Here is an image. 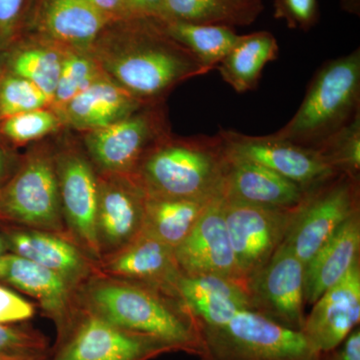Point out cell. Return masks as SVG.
I'll use <instances>...</instances> for the list:
<instances>
[{"mask_svg":"<svg viewBox=\"0 0 360 360\" xmlns=\"http://www.w3.org/2000/svg\"><path fill=\"white\" fill-rule=\"evenodd\" d=\"M165 135L160 116L141 108L125 120L89 131L84 141L104 174L132 177L146 153Z\"/></svg>","mask_w":360,"mask_h":360,"instance_id":"12","label":"cell"},{"mask_svg":"<svg viewBox=\"0 0 360 360\" xmlns=\"http://www.w3.org/2000/svg\"><path fill=\"white\" fill-rule=\"evenodd\" d=\"M360 321V258L328 288L305 316L302 333L319 352L340 345Z\"/></svg>","mask_w":360,"mask_h":360,"instance_id":"17","label":"cell"},{"mask_svg":"<svg viewBox=\"0 0 360 360\" xmlns=\"http://www.w3.org/2000/svg\"><path fill=\"white\" fill-rule=\"evenodd\" d=\"M65 53L51 103L56 111L103 77L98 65L89 56L82 54L84 52L68 49Z\"/></svg>","mask_w":360,"mask_h":360,"instance_id":"30","label":"cell"},{"mask_svg":"<svg viewBox=\"0 0 360 360\" xmlns=\"http://www.w3.org/2000/svg\"><path fill=\"white\" fill-rule=\"evenodd\" d=\"M54 350L49 360H151L175 352L160 340L123 330L82 309Z\"/></svg>","mask_w":360,"mask_h":360,"instance_id":"10","label":"cell"},{"mask_svg":"<svg viewBox=\"0 0 360 360\" xmlns=\"http://www.w3.org/2000/svg\"><path fill=\"white\" fill-rule=\"evenodd\" d=\"M51 104V98L30 80L11 75L0 84V117L44 108Z\"/></svg>","mask_w":360,"mask_h":360,"instance_id":"32","label":"cell"},{"mask_svg":"<svg viewBox=\"0 0 360 360\" xmlns=\"http://www.w3.org/2000/svg\"><path fill=\"white\" fill-rule=\"evenodd\" d=\"M0 219L70 238L61 210L56 161L46 155L27 160L0 191Z\"/></svg>","mask_w":360,"mask_h":360,"instance_id":"7","label":"cell"},{"mask_svg":"<svg viewBox=\"0 0 360 360\" xmlns=\"http://www.w3.org/2000/svg\"><path fill=\"white\" fill-rule=\"evenodd\" d=\"M319 360H360V328L356 326L340 345L321 352Z\"/></svg>","mask_w":360,"mask_h":360,"instance_id":"39","label":"cell"},{"mask_svg":"<svg viewBox=\"0 0 360 360\" xmlns=\"http://www.w3.org/2000/svg\"><path fill=\"white\" fill-rule=\"evenodd\" d=\"M110 25L135 20L129 0H87Z\"/></svg>","mask_w":360,"mask_h":360,"instance_id":"38","label":"cell"},{"mask_svg":"<svg viewBox=\"0 0 360 360\" xmlns=\"http://www.w3.org/2000/svg\"><path fill=\"white\" fill-rule=\"evenodd\" d=\"M224 200V219L239 272L245 283L281 245L295 208L269 207Z\"/></svg>","mask_w":360,"mask_h":360,"instance_id":"8","label":"cell"},{"mask_svg":"<svg viewBox=\"0 0 360 360\" xmlns=\"http://www.w3.org/2000/svg\"><path fill=\"white\" fill-rule=\"evenodd\" d=\"M200 360H319L302 331L241 310L225 323L200 326Z\"/></svg>","mask_w":360,"mask_h":360,"instance_id":"5","label":"cell"},{"mask_svg":"<svg viewBox=\"0 0 360 360\" xmlns=\"http://www.w3.org/2000/svg\"><path fill=\"white\" fill-rule=\"evenodd\" d=\"M146 193L131 176L98 177L96 234L101 260L142 232Z\"/></svg>","mask_w":360,"mask_h":360,"instance_id":"16","label":"cell"},{"mask_svg":"<svg viewBox=\"0 0 360 360\" xmlns=\"http://www.w3.org/2000/svg\"><path fill=\"white\" fill-rule=\"evenodd\" d=\"M56 167L68 236L98 264L101 262L96 234L98 176L89 161L75 153L58 156Z\"/></svg>","mask_w":360,"mask_h":360,"instance_id":"13","label":"cell"},{"mask_svg":"<svg viewBox=\"0 0 360 360\" xmlns=\"http://www.w3.org/2000/svg\"><path fill=\"white\" fill-rule=\"evenodd\" d=\"M97 269L99 274L143 284L174 297H176L177 281L182 276L174 248L143 233L104 257Z\"/></svg>","mask_w":360,"mask_h":360,"instance_id":"18","label":"cell"},{"mask_svg":"<svg viewBox=\"0 0 360 360\" xmlns=\"http://www.w3.org/2000/svg\"><path fill=\"white\" fill-rule=\"evenodd\" d=\"M80 309L116 328L155 338L198 356L200 333L195 319L174 296L97 272L77 290Z\"/></svg>","mask_w":360,"mask_h":360,"instance_id":"1","label":"cell"},{"mask_svg":"<svg viewBox=\"0 0 360 360\" xmlns=\"http://www.w3.org/2000/svg\"><path fill=\"white\" fill-rule=\"evenodd\" d=\"M22 47L11 61L13 75L25 78L53 99L65 54L60 45L44 39Z\"/></svg>","mask_w":360,"mask_h":360,"instance_id":"28","label":"cell"},{"mask_svg":"<svg viewBox=\"0 0 360 360\" xmlns=\"http://www.w3.org/2000/svg\"><path fill=\"white\" fill-rule=\"evenodd\" d=\"M250 310L302 331L304 326V264L279 246L267 264L246 281Z\"/></svg>","mask_w":360,"mask_h":360,"instance_id":"9","label":"cell"},{"mask_svg":"<svg viewBox=\"0 0 360 360\" xmlns=\"http://www.w3.org/2000/svg\"><path fill=\"white\" fill-rule=\"evenodd\" d=\"M0 355L40 359L51 357V352L46 338L39 331L0 323Z\"/></svg>","mask_w":360,"mask_h":360,"instance_id":"34","label":"cell"},{"mask_svg":"<svg viewBox=\"0 0 360 360\" xmlns=\"http://www.w3.org/2000/svg\"><path fill=\"white\" fill-rule=\"evenodd\" d=\"M224 191L225 200L291 210L309 191L274 170L227 153Z\"/></svg>","mask_w":360,"mask_h":360,"instance_id":"21","label":"cell"},{"mask_svg":"<svg viewBox=\"0 0 360 360\" xmlns=\"http://www.w3.org/2000/svg\"><path fill=\"white\" fill-rule=\"evenodd\" d=\"M226 1L243 14L250 23L255 20L262 9L260 0H226Z\"/></svg>","mask_w":360,"mask_h":360,"instance_id":"41","label":"cell"},{"mask_svg":"<svg viewBox=\"0 0 360 360\" xmlns=\"http://www.w3.org/2000/svg\"><path fill=\"white\" fill-rule=\"evenodd\" d=\"M115 25L116 56L104 61V68L142 103L165 96L184 80L210 72L165 32L161 21L135 18Z\"/></svg>","mask_w":360,"mask_h":360,"instance_id":"2","label":"cell"},{"mask_svg":"<svg viewBox=\"0 0 360 360\" xmlns=\"http://www.w3.org/2000/svg\"><path fill=\"white\" fill-rule=\"evenodd\" d=\"M0 281L39 302L56 324V347L70 335L82 309L78 304L77 288L63 276L14 253H6L0 257Z\"/></svg>","mask_w":360,"mask_h":360,"instance_id":"14","label":"cell"},{"mask_svg":"<svg viewBox=\"0 0 360 360\" xmlns=\"http://www.w3.org/2000/svg\"><path fill=\"white\" fill-rule=\"evenodd\" d=\"M28 0H0V44H7L18 32Z\"/></svg>","mask_w":360,"mask_h":360,"instance_id":"37","label":"cell"},{"mask_svg":"<svg viewBox=\"0 0 360 360\" xmlns=\"http://www.w3.org/2000/svg\"><path fill=\"white\" fill-rule=\"evenodd\" d=\"M32 23L42 39L82 52L110 25L87 0H39Z\"/></svg>","mask_w":360,"mask_h":360,"instance_id":"20","label":"cell"},{"mask_svg":"<svg viewBox=\"0 0 360 360\" xmlns=\"http://www.w3.org/2000/svg\"><path fill=\"white\" fill-rule=\"evenodd\" d=\"M274 18L293 30H309L319 20L317 0H274Z\"/></svg>","mask_w":360,"mask_h":360,"instance_id":"35","label":"cell"},{"mask_svg":"<svg viewBox=\"0 0 360 360\" xmlns=\"http://www.w3.org/2000/svg\"><path fill=\"white\" fill-rule=\"evenodd\" d=\"M162 26L172 39L188 49L210 71L219 66L240 37L229 25L169 20L162 22Z\"/></svg>","mask_w":360,"mask_h":360,"instance_id":"27","label":"cell"},{"mask_svg":"<svg viewBox=\"0 0 360 360\" xmlns=\"http://www.w3.org/2000/svg\"><path fill=\"white\" fill-rule=\"evenodd\" d=\"M4 239L11 253L56 272L77 290L98 272L96 262L60 234L20 226Z\"/></svg>","mask_w":360,"mask_h":360,"instance_id":"19","label":"cell"},{"mask_svg":"<svg viewBox=\"0 0 360 360\" xmlns=\"http://www.w3.org/2000/svg\"><path fill=\"white\" fill-rule=\"evenodd\" d=\"M7 168H8V162H7L6 156L0 150V181L6 177Z\"/></svg>","mask_w":360,"mask_h":360,"instance_id":"43","label":"cell"},{"mask_svg":"<svg viewBox=\"0 0 360 360\" xmlns=\"http://www.w3.org/2000/svg\"><path fill=\"white\" fill-rule=\"evenodd\" d=\"M227 153L255 161L291 180L307 191L340 174L319 150L270 135L252 136L220 129Z\"/></svg>","mask_w":360,"mask_h":360,"instance_id":"11","label":"cell"},{"mask_svg":"<svg viewBox=\"0 0 360 360\" xmlns=\"http://www.w3.org/2000/svg\"><path fill=\"white\" fill-rule=\"evenodd\" d=\"M51 357H40V359H25V357L6 356V355H0V360H49Z\"/></svg>","mask_w":360,"mask_h":360,"instance_id":"44","label":"cell"},{"mask_svg":"<svg viewBox=\"0 0 360 360\" xmlns=\"http://www.w3.org/2000/svg\"><path fill=\"white\" fill-rule=\"evenodd\" d=\"M60 120L56 113L40 108L7 117L2 131L15 142L37 141L58 129Z\"/></svg>","mask_w":360,"mask_h":360,"instance_id":"33","label":"cell"},{"mask_svg":"<svg viewBox=\"0 0 360 360\" xmlns=\"http://www.w3.org/2000/svg\"><path fill=\"white\" fill-rule=\"evenodd\" d=\"M174 255L186 276H217L245 283L229 240L224 196L210 201L188 236L174 248Z\"/></svg>","mask_w":360,"mask_h":360,"instance_id":"15","label":"cell"},{"mask_svg":"<svg viewBox=\"0 0 360 360\" xmlns=\"http://www.w3.org/2000/svg\"><path fill=\"white\" fill-rule=\"evenodd\" d=\"M359 212V177L336 175L309 191L296 206L281 246L305 264L341 225Z\"/></svg>","mask_w":360,"mask_h":360,"instance_id":"6","label":"cell"},{"mask_svg":"<svg viewBox=\"0 0 360 360\" xmlns=\"http://www.w3.org/2000/svg\"><path fill=\"white\" fill-rule=\"evenodd\" d=\"M142 104L120 85L103 77L73 97L56 115L73 129L91 131L129 117Z\"/></svg>","mask_w":360,"mask_h":360,"instance_id":"23","label":"cell"},{"mask_svg":"<svg viewBox=\"0 0 360 360\" xmlns=\"http://www.w3.org/2000/svg\"><path fill=\"white\" fill-rule=\"evenodd\" d=\"M176 297L200 326H219L241 310H250L245 281L217 276H186L176 284Z\"/></svg>","mask_w":360,"mask_h":360,"instance_id":"22","label":"cell"},{"mask_svg":"<svg viewBox=\"0 0 360 360\" xmlns=\"http://www.w3.org/2000/svg\"><path fill=\"white\" fill-rule=\"evenodd\" d=\"M6 250L7 245L6 243V239H4V238H2V236H0V257H1L2 255H6Z\"/></svg>","mask_w":360,"mask_h":360,"instance_id":"45","label":"cell"},{"mask_svg":"<svg viewBox=\"0 0 360 360\" xmlns=\"http://www.w3.org/2000/svg\"><path fill=\"white\" fill-rule=\"evenodd\" d=\"M278 56L277 40L269 32L240 35L217 70L222 79L238 92L257 89L264 66Z\"/></svg>","mask_w":360,"mask_h":360,"instance_id":"26","label":"cell"},{"mask_svg":"<svg viewBox=\"0 0 360 360\" xmlns=\"http://www.w3.org/2000/svg\"><path fill=\"white\" fill-rule=\"evenodd\" d=\"M135 18H148L165 22L169 21L165 0H129Z\"/></svg>","mask_w":360,"mask_h":360,"instance_id":"40","label":"cell"},{"mask_svg":"<svg viewBox=\"0 0 360 360\" xmlns=\"http://www.w3.org/2000/svg\"><path fill=\"white\" fill-rule=\"evenodd\" d=\"M170 20L195 25H250L226 0H165Z\"/></svg>","mask_w":360,"mask_h":360,"instance_id":"29","label":"cell"},{"mask_svg":"<svg viewBox=\"0 0 360 360\" xmlns=\"http://www.w3.org/2000/svg\"><path fill=\"white\" fill-rule=\"evenodd\" d=\"M35 314L32 303L9 288L0 285V323L28 321Z\"/></svg>","mask_w":360,"mask_h":360,"instance_id":"36","label":"cell"},{"mask_svg":"<svg viewBox=\"0 0 360 360\" xmlns=\"http://www.w3.org/2000/svg\"><path fill=\"white\" fill-rule=\"evenodd\" d=\"M341 8L348 13L359 15L360 0H340Z\"/></svg>","mask_w":360,"mask_h":360,"instance_id":"42","label":"cell"},{"mask_svg":"<svg viewBox=\"0 0 360 360\" xmlns=\"http://www.w3.org/2000/svg\"><path fill=\"white\" fill-rule=\"evenodd\" d=\"M227 150L219 134L156 142L132 179L146 194L212 200L224 191Z\"/></svg>","mask_w":360,"mask_h":360,"instance_id":"3","label":"cell"},{"mask_svg":"<svg viewBox=\"0 0 360 360\" xmlns=\"http://www.w3.org/2000/svg\"><path fill=\"white\" fill-rule=\"evenodd\" d=\"M210 201L146 194L141 233L175 248L188 236Z\"/></svg>","mask_w":360,"mask_h":360,"instance_id":"25","label":"cell"},{"mask_svg":"<svg viewBox=\"0 0 360 360\" xmlns=\"http://www.w3.org/2000/svg\"><path fill=\"white\" fill-rule=\"evenodd\" d=\"M360 258V212L345 222L304 264V303L312 305Z\"/></svg>","mask_w":360,"mask_h":360,"instance_id":"24","label":"cell"},{"mask_svg":"<svg viewBox=\"0 0 360 360\" xmlns=\"http://www.w3.org/2000/svg\"><path fill=\"white\" fill-rule=\"evenodd\" d=\"M316 150L338 174L359 177L360 113L322 142Z\"/></svg>","mask_w":360,"mask_h":360,"instance_id":"31","label":"cell"},{"mask_svg":"<svg viewBox=\"0 0 360 360\" xmlns=\"http://www.w3.org/2000/svg\"><path fill=\"white\" fill-rule=\"evenodd\" d=\"M359 103L360 51L356 49L321 66L295 115L271 135L319 148L360 113Z\"/></svg>","mask_w":360,"mask_h":360,"instance_id":"4","label":"cell"}]
</instances>
